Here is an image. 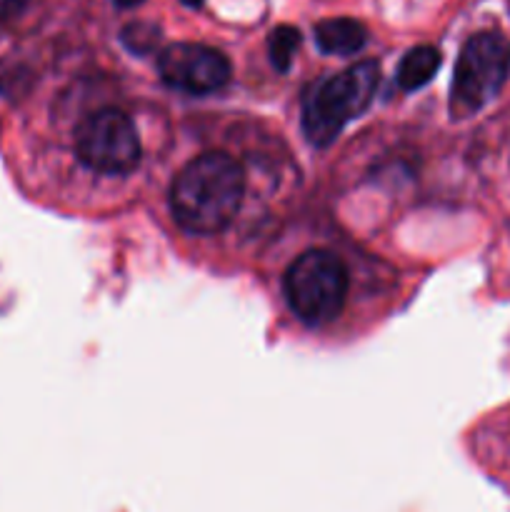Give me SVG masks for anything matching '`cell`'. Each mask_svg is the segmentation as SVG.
I'll return each instance as SVG.
<instances>
[{"label":"cell","instance_id":"1","mask_svg":"<svg viewBox=\"0 0 510 512\" xmlns=\"http://www.w3.org/2000/svg\"><path fill=\"white\" fill-rule=\"evenodd\" d=\"M245 193L243 168L228 153H203L173 180L170 213L195 235H215L230 225Z\"/></svg>","mask_w":510,"mask_h":512},{"label":"cell","instance_id":"2","mask_svg":"<svg viewBox=\"0 0 510 512\" xmlns=\"http://www.w3.org/2000/svg\"><path fill=\"white\" fill-rule=\"evenodd\" d=\"M378 80V63L360 60L350 68L310 85L303 98V113H300L308 143L318 145V148L333 143L340 130L373 103Z\"/></svg>","mask_w":510,"mask_h":512},{"label":"cell","instance_id":"3","mask_svg":"<svg viewBox=\"0 0 510 512\" xmlns=\"http://www.w3.org/2000/svg\"><path fill=\"white\" fill-rule=\"evenodd\" d=\"M348 268L330 250H308L290 263L283 278L285 300L305 325H328L348 300Z\"/></svg>","mask_w":510,"mask_h":512},{"label":"cell","instance_id":"4","mask_svg":"<svg viewBox=\"0 0 510 512\" xmlns=\"http://www.w3.org/2000/svg\"><path fill=\"white\" fill-rule=\"evenodd\" d=\"M510 73V45L500 33L485 30L465 40L450 85V118L465 120L503 90Z\"/></svg>","mask_w":510,"mask_h":512},{"label":"cell","instance_id":"5","mask_svg":"<svg viewBox=\"0 0 510 512\" xmlns=\"http://www.w3.org/2000/svg\"><path fill=\"white\" fill-rule=\"evenodd\" d=\"M75 155L95 173L125 175L140 160L138 130L123 110H95L75 128Z\"/></svg>","mask_w":510,"mask_h":512},{"label":"cell","instance_id":"6","mask_svg":"<svg viewBox=\"0 0 510 512\" xmlns=\"http://www.w3.org/2000/svg\"><path fill=\"white\" fill-rule=\"evenodd\" d=\"M158 73L165 85L188 95H208L230 80V60L200 43H173L160 50Z\"/></svg>","mask_w":510,"mask_h":512},{"label":"cell","instance_id":"7","mask_svg":"<svg viewBox=\"0 0 510 512\" xmlns=\"http://www.w3.org/2000/svg\"><path fill=\"white\" fill-rule=\"evenodd\" d=\"M313 35L318 48L328 55H355L368 43V30L355 18L320 20Z\"/></svg>","mask_w":510,"mask_h":512},{"label":"cell","instance_id":"8","mask_svg":"<svg viewBox=\"0 0 510 512\" xmlns=\"http://www.w3.org/2000/svg\"><path fill=\"white\" fill-rule=\"evenodd\" d=\"M440 68V50L433 45H418L403 55L398 65V85L403 90H418L433 80Z\"/></svg>","mask_w":510,"mask_h":512},{"label":"cell","instance_id":"9","mask_svg":"<svg viewBox=\"0 0 510 512\" xmlns=\"http://www.w3.org/2000/svg\"><path fill=\"white\" fill-rule=\"evenodd\" d=\"M298 45H300V30L293 28V25H278V28L270 30L268 58L270 63H273V68L280 70V73H288Z\"/></svg>","mask_w":510,"mask_h":512},{"label":"cell","instance_id":"10","mask_svg":"<svg viewBox=\"0 0 510 512\" xmlns=\"http://www.w3.org/2000/svg\"><path fill=\"white\" fill-rule=\"evenodd\" d=\"M120 40H123V45L130 50V53L148 55V53H153L155 48H158L160 28H158V25L140 20V23L125 25L123 33H120Z\"/></svg>","mask_w":510,"mask_h":512},{"label":"cell","instance_id":"11","mask_svg":"<svg viewBox=\"0 0 510 512\" xmlns=\"http://www.w3.org/2000/svg\"><path fill=\"white\" fill-rule=\"evenodd\" d=\"M25 5H28V0H0V25L18 18Z\"/></svg>","mask_w":510,"mask_h":512},{"label":"cell","instance_id":"12","mask_svg":"<svg viewBox=\"0 0 510 512\" xmlns=\"http://www.w3.org/2000/svg\"><path fill=\"white\" fill-rule=\"evenodd\" d=\"M113 3L118 5V8H135V5H140L143 0H113Z\"/></svg>","mask_w":510,"mask_h":512},{"label":"cell","instance_id":"13","mask_svg":"<svg viewBox=\"0 0 510 512\" xmlns=\"http://www.w3.org/2000/svg\"><path fill=\"white\" fill-rule=\"evenodd\" d=\"M185 5H188V8H200V5L205 3V0H183Z\"/></svg>","mask_w":510,"mask_h":512}]
</instances>
